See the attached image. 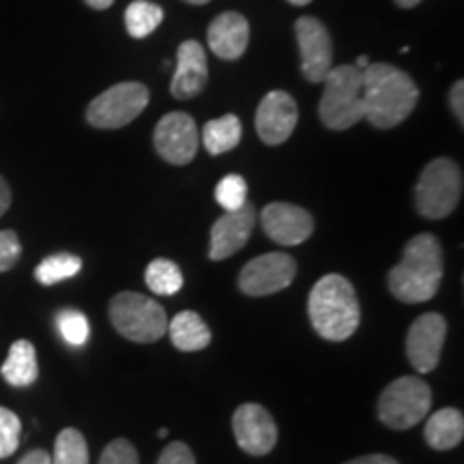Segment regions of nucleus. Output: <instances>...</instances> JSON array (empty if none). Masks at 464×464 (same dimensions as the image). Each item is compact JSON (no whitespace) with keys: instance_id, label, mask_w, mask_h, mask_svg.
Returning <instances> with one entry per match:
<instances>
[{"instance_id":"nucleus-18","label":"nucleus","mask_w":464,"mask_h":464,"mask_svg":"<svg viewBox=\"0 0 464 464\" xmlns=\"http://www.w3.org/2000/svg\"><path fill=\"white\" fill-rule=\"evenodd\" d=\"M207 42L216 56L237 61L249 44V22L237 11H224L208 24Z\"/></svg>"},{"instance_id":"nucleus-38","label":"nucleus","mask_w":464,"mask_h":464,"mask_svg":"<svg viewBox=\"0 0 464 464\" xmlns=\"http://www.w3.org/2000/svg\"><path fill=\"white\" fill-rule=\"evenodd\" d=\"M421 0H396V5L398 7H402V9H411V7H415V5H420Z\"/></svg>"},{"instance_id":"nucleus-14","label":"nucleus","mask_w":464,"mask_h":464,"mask_svg":"<svg viewBox=\"0 0 464 464\" xmlns=\"http://www.w3.org/2000/svg\"><path fill=\"white\" fill-rule=\"evenodd\" d=\"M260 224H263L265 235L284 247L301 246L314 232V218L305 208L290 205V202L266 205L260 213Z\"/></svg>"},{"instance_id":"nucleus-25","label":"nucleus","mask_w":464,"mask_h":464,"mask_svg":"<svg viewBox=\"0 0 464 464\" xmlns=\"http://www.w3.org/2000/svg\"><path fill=\"white\" fill-rule=\"evenodd\" d=\"M80 269H82V260L78 256H73V254H54V256H48L39 263L37 269H34V277L44 286H54L58 282L72 280L73 276L80 274Z\"/></svg>"},{"instance_id":"nucleus-16","label":"nucleus","mask_w":464,"mask_h":464,"mask_svg":"<svg viewBox=\"0 0 464 464\" xmlns=\"http://www.w3.org/2000/svg\"><path fill=\"white\" fill-rule=\"evenodd\" d=\"M254 224H256V208L252 205H243L237 211L224 213L211 228L208 258L226 260L246 247L249 237H252Z\"/></svg>"},{"instance_id":"nucleus-3","label":"nucleus","mask_w":464,"mask_h":464,"mask_svg":"<svg viewBox=\"0 0 464 464\" xmlns=\"http://www.w3.org/2000/svg\"><path fill=\"white\" fill-rule=\"evenodd\" d=\"M312 327L329 342H344L357 332L362 310L353 284L340 274H327L314 284L307 299Z\"/></svg>"},{"instance_id":"nucleus-8","label":"nucleus","mask_w":464,"mask_h":464,"mask_svg":"<svg viewBox=\"0 0 464 464\" xmlns=\"http://www.w3.org/2000/svg\"><path fill=\"white\" fill-rule=\"evenodd\" d=\"M149 100L150 92L142 82H119L89 103L86 121L97 130H119L136 121Z\"/></svg>"},{"instance_id":"nucleus-31","label":"nucleus","mask_w":464,"mask_h":464,"mask_svg":"<svg viewBox=\"0 0 464 464\" xmlns=\"http://www.w3.org/2000/svg\"><path fill=\"white\" fill-rule=\"evenodd\" d=\"M22 256L20 237L14 230H0V274L14 269Z\"/></svg>"},{"instance_id":"nucleus-34","label":"nucleus","mask_w":464,"mask_h":464,"mask_svg":"<svg viewBox=\"0 0 464 464\" xmlns=\"http://www.w3.org/2000/svg\"><path fill=\"white\" fill-rule=\"evenodd\" d=\"M344 464H398L396 458L385 456V454H372V456H362L355 460H348Z\"/></svg>"},{"instance_id":"nucleus-26","label":"nucleus","mask_w":464,"mask_h":464,"mask_svg":"<svg viewBox=\"0 0 464 464\" xmlns=\"http://www.w3.org/2000/svg\"><path fill=\"white\" fill-rule=\"evenodd\" d=\"M52 464H89V445L84 434L75 428H65L54 440Z\"/></svg>"},{"instance_id":"nucleus-24","label":"nucleus","mask_w":464,"mask_h":464,"mask_svg":"<svg viewBox=\"0 0 464 464\" xmlns=\"http://www.w3.org/2000/svg\"><path fill=\"white\" fill-rule=\"evenodd\" d=\"M144 282H147L150 293L170 297V295H177L183 288V274L172 260L155 258L144 271Z\"/></svg>"},{"instance_id":"nucleus-6","label":"nucleus","mask_w":464,"mask_h":464,"mask_svg":"<svg viewBox=\"0 0 464 464\" xmlns=\"http://www.w3.org/2000/svg\"><path fill=\"white\" fill-rule=\"evenodd\" d=\"M462 198V172L456 161L439 158L423 168L415 188L417 213L428 219H443L454 213Z\"/></svg>"},{"instance_id":"nucleus-20","label":"nucleus","mask_w":464,"mask_h":464,"mask_svg":"<svg viewBox=\"0 0 464 464\" xmlns=\"http://www.w3.org/2000/svg\"><path fill=\"white\" fill-rule=\"evenodd\" d=\"M464 437V417L458 409H440L432 413L423 430V439L437 451L454 450Z\"/></svg>"},{"instance_id":"nucleus-7","label":"nucleus","mask_w":464,"mask_h":464,"mask_svg":"<svg viewBox=\"0 0 464 464\" xmlns=\"http://www.w3.org/2000/svg\"><path fill=\"white\" fill-rule=\"evenodd\" d=\"M432 390L417 376H400L379 398V420L392 430H409L430 413Z\"/></svg>"},{"instance_id":"nucleus-36","label":"nucleus","mask_w":464,"mask_h":464,"mask_svg":"<svg viewBox=\"0 0 464 464\" xmlns=\"http://www.w3.org/2000/svg\"><path fill=\"white\" fill-rule=\"evenodd\" d=\"M9 205H11V189L7 181L0 177V218L9 211Z\"/></svg>"},{"instance_id":"nucleus-11","label":"nucleus","mask_w":464,"mask_h":464,"mask_svg":"<svg viewBox=\"0 0 464 464\" xmlns=\"http://www.w3.org/2000/svg\"><path fill=\"white\" fill-rule=\"evenodd\" d=\"M153 142L161 160L174 166H185L198 153V127L189 114L170 112L160 119Z\"/></svg>"},{"instance_id":"nucleus-19","label":"nucleus","mask_w":464,"mask_h":464,"mask_svg":"<svg viewBox=\"0 0 464 464\" xmlns=\"http://www.w3.org/2000/svg\"><path fill=\"white\" fill-rule=\"evenodd\" d=\"M3 379L14 387H28L39 379V362L37 351H34L33 342L17 340L11 344L9 355L5 359L3 368H0Z\"/></svg>"},{"instance_id":"nucleus-29","label":"nucleus","mask_w":464,"mask_h":464,"mask_svg":"<svg viewBox=\"0 0 464 464\" xmlns=\"http://www.w3.org/2000/svg\"><path fill=\"white\" fill-rule=\"evenodd\" d=\"M22 421L14 411L0 406V460L14 456L20 448Z\"/></svg>"},{"instance_id":"nucleus-1","label":"nucleus","mask_w":464,"mask_h":464,"mask_svg":"<svg viewBox=\"0 0 464 464\" xmlns=\"http://www.w3.org/2000/svg\"><path fill=\"white\" fill-rule=\"evenodd\" d=\"M362 95L365 119L379 130L404 123L420 102V89L413 78L390 63H370L363 69Z\"/></svg>"},{"instance_id":"nucleus-27","label":"nucleus","mask_w":464,"mask_h":464,"mask_svg":"<svg viewBox=\"0 0 464 464\" xmlns=\"http://www.w3.org/2000/svg\"><path fill=\"white\" fill-rule=\"evenodd\" d=\"M58 334L69 346H84L91 338V324L80 310H63L56 316Z\"/></svg>"},{"instance_id":"nucleus-39","label":"nucleus","mask_w":464,"mask_h":464,"mask_svg":"<svg viewBox=\"0 0 464 464\" xmlns=\"http://www.w3.org/2000/svg\"><path fill=\"white\" fill-rule=\"evenodd\" d=\"M368 65H370V58H368V56H363V54H362V56L357 58V63H355V67H357V69H362V72H363V69L368 67Z\"/></svg>"},{"instance_id":"nucleus-15","label":"nucleus","mask_w":464,"mask_h":464,"mask_svg":"<svg viewBox=\"0 0 464 464\" xmlns=\"http://www.w3.org/2000/svg\"><path fill=\"white\" fill-rule=\"evenodd\" d=\"M297 102L286 91H271L263 97L256 110V131L269 147L286 142L297 127Z\"/></svg>"},{"instance_id":"nucleus-12","label":"nucleus","mask_w":464,"mask_h":464,"mask_svg":"<svg viewBox=\"0 0 464 464\" xmlns=\"http://www.w3.org/2000/svg\"><path fill=\"white\" fill-rule=\"evenodd\" d=\"M445 334H448V323L437 312H428L415 318L406 334V355L417 372L428 374L437 368Z\"/></svg>"},{"instance_id":"nucleus-10","label":"nucleus","mask_w":464,"mask_h":464,"mask_svg":"<svg viewBox=\"0 0 464 464\" xmlns=\"http://www.w3.org/2000/svg\"><path fill=\"white\" fill-rule=\"evenodd\" d=\"M295 34L301 54V73L307 82L323 84L334 69V44L327 26L316 17L304 15L295 22Z\"/></svg>"},{"instance_id":"nucleus-22","label":"nucleus","mask_w":464,"mask_h":464,"mask_svg":"<svg viewBox=\"0 0 464 464\" xmlns=\"http://www.w3.org/2000/svg\"><path fill=\"white\" fill-rule=\"evenodd\" d=\"M243 136V125L239 116L226 114L219 116V119L208 121V123L202 127V144L211 155H222L228 153L241 142Z\"/></svg>"},{"instance_id":"nucleus-35","label":"nucleus","mask_w":464,"mask_h":464,"mask_svg":"<svg viewBox=\"0 0 464 464\" xmlns=\"http://www.w3.org/2000/svg\"><path fill=\"white\" fill-rule=\"evenodd\" d=\"M17 464H52V458H50L48 451L33 450V451H28V454L22 458V460Z\"/></svg>"},{"instance_id":"nucleus-21","label":"nucleus","mask_w":464,"mask_h":464,"mask_svg":"<svg viewBox=\"0 0 464 464\" xmlns=\"http://www.w3.org/2000/svg\"><path fill=\"white\" fill-rule=\"evenodd\" d=\"M168 334H170L172 344L183 353L205 351L211 344V329L207 323L196 314V312H181L168 323Z\"/></svg>"},{"instance_id":"nucleus-37","label":"nucleus","mask_w":464,"mask_h":464,"mask_svg":"<svg viewBox=\"0 0 464 464\" xmlns=\"http://www.w3.org/2000/svg\"><path fill=\"white\" fill-rule=\"evenodd\" d=\"M86 5H89L91 9H97V11H103V9H108V7H112V3L114 0H84Z\"/></svg>"},{"instance_id":"nucleus-4","label":"nucleus","mask_w":464,"mask_h":464,"mask_svg":"<svg viewBox=\"0 0 464 464\" xmlns=\"http://www.w3.org/2000/svg\"><path fill=\"white\" fill-rule=\"evenodd\" d=\"M324 91L318 103L323 125L334 131H344L365 119L363 72L355 65L334 67L323 80Z\"/></svg>"},{"instance_id":"nucleus-40","label":"nucleus","mask_w":464,"mask_h":464,"mask_svg":"<svg viewBox=\"0 0 464 464\" xmlns=\"http://www.w3.org/2000/svg\"><path fill=\"white\" fill-rule=\"evenodd\" d=\"M290 5H295V7H305V5H310L312 0H288Z\"/></svg>"},{"instance_id":"nucleus-17","label":"nucleus","mask_w":464,"mask_h":464,"mask_svg":"<svg viewBox=\"0 0 464 464\" xmlns=\"http://www.w3.org/2000/svg\"><path fill=\"white\" fill-rule=\"evenodd\" d=\"M208 82V61L207 52L198 42L188 39L177 50V69L170 84L172 97L177 100H191L200 95Z\"/></svg>"},{"instance_id":"nucleus-13","label":"nucleus","mask_w":464,"mask_h":464,"mask_svg":"<svg viewBox=\"0 0 464 464\" xmlns=\"http://www.w3.org/2000/svg\"><path fill=\"white\" fill-rule=\"evenodd\" d=\"M237 445L249 456H265L276 448L277 426L269 411L260 404H241L232 415Z\"/></svg>"},{"instance_id":"nucleus-42","label":"nucleus","mask_w":464,"mask_h":464,"mask_svg":"<svg viewBox=\"0 0 464 464\" xmlns=\"http://www.w3.org/2000/svg\"><path fill=\"white\" fill-rule=\"evenodd\" d=\"M160 437H161V439L168 437V430H166V428H161V430H160Z\"/></svg>"},{"instance_id":"nucleus-33","label":"nucleus","mask_w":464,"mask_h":464,"mask_svg":"<svg viewBox=\"0 0 464 464\" xmlns=\"http://www.w3.org/2000/svg\"><path fill=\"white\" fill-rule=\"evenodd\" d=\"M464 82L462 80H458V82L451 86L450 91V106H451V112L456 114L458 123H460V127L464 125Z\"/></svg>"},{"instance_id":"nucleus-28","label":"nucleus","mask_w":464,"mask_h":464,"mask_svg":"<svg viewBox=\"0 0 464 464\" xmlns=\"http://www.w3.org/2000/svg\"><path fill=\"white\" fill-rule=\"evenodd\" d=\"M216 200L226 213L247 205V183L241 174H226L216 188Z\"/></svg>"},{"instance_id":"nucleus-2","label":"nucleus","mask_w":464,"mask_h":464,"mask_svg":"<svg viewBox=\"0 0 464 464\" xmlns=\"http://www.w3.org/2000/svg\"><path fill=\"white\" fill-rule=\"evenodd\" d=\"M443 280V249L430 232H421L406 243L402 260L387 277L392 295L404 304H423L439 293Z\"/></svg>"},{"instance_id":"nucleus-9","label":"nucleus","mask_w":464,"mask_h":464,"mask_svg":"<svg viewBox=\"0 0 464 464\" xmlns=\"http://www.w3.org/2000/svg\"><path fill=\"white\" fill-rule=\"evenodd\" d=\"M297 276V263L284 252H269L256 256L243 266L239 274L241 293L247 297H266L288 288Z\"/></svg>"},{"instance_id":"nucleus-5","label":"nucleus","mask_w":464,"mask_h":464,"mask_svg":"<svg viewBox=\"0 0 464 464\" xmlns=\"http://www.w3.org/2000/svg\"><path fill=\"white\" fill-rule=\"evenodd\" d=\"M108 314L116 332L138 344L158 342L168 332L164 307L147 295L131 293V290H123L112 297Z\"/></svg>"},{"instance_id":"nucleus-41","label":"nucleus","mask_w":464,"mask_h":464,"mask_svg":"<svg viewBox=\"0 0 464 464\" xmlns=\"http://www.w3.org/2000/svg\"><path fill=\"white\" fill-rule=\"evenodd\" d=\"M185 3H189V5H207V3H211V0H185Z\"/></svg>"},{"instance_id":"nucleus-30","label":"nucleus","mask_w":464,"mask_h":464,"mask_svg":"<svg viewBox=\"0 0 464 464\" xmlns=\"http://www.w3.org/2000/svg\"><path fill=\"white\" fill-rule=\"evenodd\" d=\"M100 464H140V458L130 440L116 439L102 451Z\"/></svg>"},{"instance_id":"nucleus-23","label":"nucleus","mask_w":464,"mask_h":464,"mask_svg":"<svg viewBox=\"0 0 464 464\" xmlns=\"http://www.w3.org/2000/svg\"><path fill=\"white\" fill-rule=\"evenodd\" d=\"M164 22V9L149 0H136L125 11V28L133 39H144Z\"/></svg>"},{"instance_id":"nucleus-32","label":"nucleus","mask_w":464,"mask_h":464,"mask_svg":"<svg viewBox=\"0 0 464 464\" xmlns=\"http://www.w3.org/2000/svg\"><path fill=\"white\" fill-rule=\"evenodd\" d=\"M158 464H196V458L185 443H170L160 454Z\"/></svg>"}]
</instances>
